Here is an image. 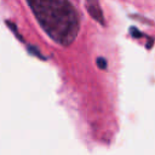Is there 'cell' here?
Instances as JSON below:
<instances>
[{
  "label": "cell",
  "mask_w": 155,
  "mask_h": 155,
  "mask_svg": "<svg viewBox=\"0 0 155 155\" xmlns=\"http://www.w3.org/2000/svg\"><path fill=\"white\" fill-rule=\"evenodd\" d=\"M44 31L57 44L69 46L79 34L80 18L69 0H27Z\"/></svg>",
  "instance_id": "6da1fadb"
},
{
  "label": "cell",
  "mask_w": 155,
  "mask_h": 155,
  "mask_svg": "<svg viewBox=\"0 0 155 155\" xmlns=\"http://www.w3.org/2000/svg\"><path fill=\"white\" fill-rule=\"evenodd\" d=\"M86 8L88 11V13L91 15V17L97 21L98 23H101L102 25H104V16H103V11L102 7L99 5L98 0H86Z\"/></svg>",
  "instance_id": "7a4b0ae2"
},
{
  "label": "cell",
  "mask_w": 155,
  "mask_h": 155,
  "mask_svg": "<svg viewBox=\"0 0 155 155\" xmlns=\"http://www.w3.org/2000/svg\"><path fill=\"white\" fill-rule=\"evenodd\" d=\"M96 63H97V65L101 68V69H107V67H108V62H107V59L105 58H103V57H98L97 58V61H96Z\"/></svg>",
  "instance_id": "3957f363"
}]
</instances>
